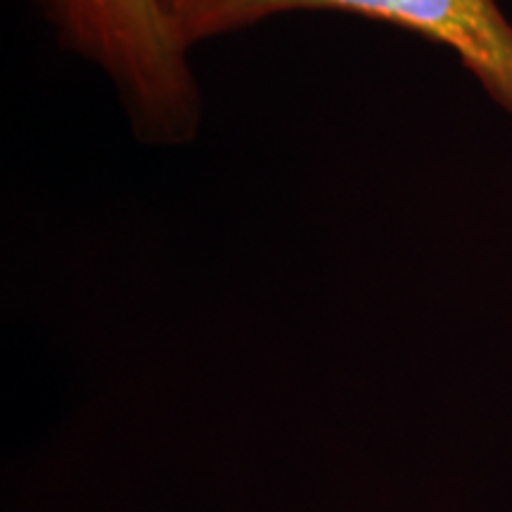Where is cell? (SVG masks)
<instances>
[{"label": "cell", "instance_id": "cell-1", "mask_svg": "<svg viewBox=\"0 0 512 512\" xmlns=\"http://www.w3.org/2000/svg\"><path fill=\"white\" fill-rule=\"evenodd\" d=\"M64 48L105 74L145 140L183 145L202 124L190 50L171 34L162 0H38Z\"/></svg>", "mask_w": 512, "mask_h": 512}, {"label": "cell", "instance_id": "cell-2", "mask_svg": "<svg viewBox=\"0 0 512 512\" xmlns=\"http://www.w3.org/2000/svg\"><path fill=\"white\" fill-rule=\"evenodd\" d=\"M185 50L287 12L330 10L413 31L458 57L484 93L512 114V22L498 0H162Z\"/></svg>", "mask_w": 512, "mask_h": 512}]
</instances>
